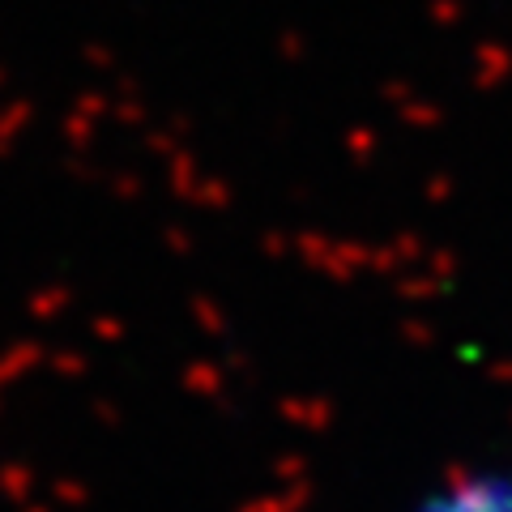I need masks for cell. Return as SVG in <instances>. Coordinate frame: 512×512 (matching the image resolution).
I'll list each match as a JSON object with an SVG mask.
<instances>
[{
    "label": "cell",
    "instance_id": "6da1fadb",
    "mask_svg": "<svg viewBox=\"0 0 512 512\" xmlns=\"http://www.w3.org/2000/svg\"><path fill=\"white\" fill-rule=\"evenodd\" d=\"M402 512H512V457H474L440 470Z\"/></svg>",
    "mask_w": 512,
    "mask_h": 512
}]
</instances>
